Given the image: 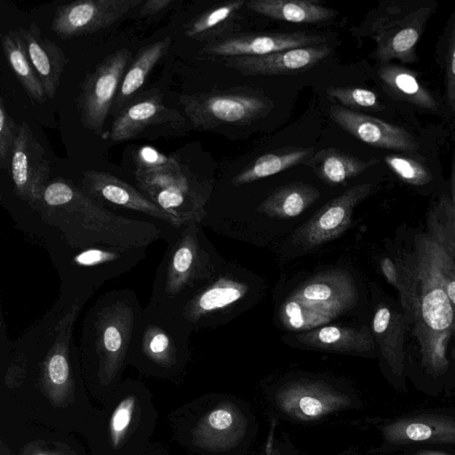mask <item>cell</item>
Here are the masks:
<instances>
[{"mask_svg":"<svg viewBox=\"0 0 455 455\" xmlns=\"http://www.w3.org/2000/svg\"><path fill=\"white\" fill-rule=\"evenodd\" d=\"M379 163L378 158L363 160L334 148H323L307 161L314 172L330 185L344 184Z\"/></svg>","mask_w":455,"mask_h":455,"instance_id":"32","label":"cell"},{"mask_svg":"<svg viewBox=\"0 0 455 455\" xmlns=\"http://www.w3.org/2000/svg\"><path fill=\"white\" fill-rule=\"evenodd\" d=\"M380 431L384 440L391 444H455V419L445 415L403 417L381 426Z\"/></svg>","mask_w":455,"mask_h":455,"instance_id":"24","label":"cell"},{"mask_svg":"<svg viewBox=\"0 0 455 455\" xmlns=\"http://www.w3.org/2000/svg\"><path fill=\"white\" fill-rule=\"evenodd\" d=\"M380 268L387 281L398 291L400 279L396 264L391 259L386 257L381 259Z\"/></svg>","mask_w":455,"mask_h":455,"instance_id":"44","label":"cell"},{"mask_svg":"<svg viewBox=\"0 0 455 455\" xmlns=\"http://www.w3.org/2000/svg\"><path fill=\"white\" fill-rule=\"evenodd\" d=\"M324 35L305 32L245 34L208 44L202 52L216 57L263 56L284 50L325 44Z\"/></svg>","mask_w":455,"mask_h":455,"instance_id":"22","label":"cell"},{"mask_svg":"<svg viewBox=\"0 0 455 455\" xmlns=\"http://www.w3.org/2000/svg\"><path fill=\"white\" fill-rule=\"evenodd\" d=\"M188 326L180 315L148 303L134 328L126 363L148 374H176L184 363Z\"/></svg>","mask_w":455,"mask_h":455,"instance_id":"8","label":"cell"},{"mask_svg":"<svg viewBox=\"0 0 455 455\" xmlns=\"http://www.w3.org/2000/svg\"><path fill=\"white\" fill-rule=\"evenodd\" d=\"M411 455H452L443 451H420Z\"/></svg>","mask_w":455,"mask_h":455,"instance_id":"46","label":"cell"},{"mask_svg":"<svg viewBox=\"0 0 455 455\" xmlns=\"http://www.w3.org/2000/svg\"><path fill=\"white\" fill-rule=\"evenodd\" d=\"M374 71L381 91L391 102L411 113L432 115L443 121V95L434 91L419 72L398 62L377 65Z\"/></svg>","mask_w":455,"mask_h":455,"instance_id":"19","label":"cell"},{"mask_svg":"<svg viewBox=\"0 0 455 455\" xmlns=\"http://www.w3.org/2000/svg\"><path fill=\"white\" fill-rule=\"evenodd\" d=\"M188 440L204 455H244L253 445L259 425L251 405L235 395L215 394L196 403Z\"/></svg>","mask_w":455,"mask_h":455,"instance_id":"6","label":"cell"},{"mask_svg":"<svg viewBox=\"0 0 455 455\" xmlns=\"http://www.w3.org/2000/svg\"><path fill=\"white\" fill-rule=\"evenodd\" d=\"M305 346L333 353L363 354L374 348L369 328L323 325L297 336Z\"/></svg>","mask_w":455,"mask_h":455,"instance_id":"26","label":"cell"},{"mask_svg":"<svg viewBox=\"0 0 455 455\" xmlns=\"http://www.w3.org/2000/svg\"><path fill=\"white\" fill-rule=\"evenodd\" d=\"M435 62L443 74V123L455 136V9L447 19L435 46Z\"/></svg>","mask_w":455,"mask_h":455,"instance_id":"31","label":"cell"},{"mask_svg":"<svg viewBox=\"0 0 455 455\" xmlns=\"http://www.w3.org/2000/svg\"><path fill=\"white\" fill-rule=\"evenodd\" d=\"M331 52L326 44L299 47L263 55L226 58V66L246 76L288 75L304 72Z\"/></svg>","mask_w":455,"mask_h":455,"instance_id":"23","label":"cell"},{"mask_svg":"<svg viewBox=\"0 0 455 455\" xmlns=\"http://www.w3.org/2000/svg\"><path fill=\"white\" fill-rule=\"evenodd\" d=\"M174 3L172 0H147L143 1L138 8L139 14L141 17H149L158 14L168 8Z\"/></svg>","mask_w":455,"mask_h":455,"instance_id":"43","label":"cell"},{"mask_svg":"<svg viewBox=\"0 0 455 455\" xmlns=\"http://www.w3.org/2000/svg\"><path fill=\"white\" fill-rule=\"evenodd\" d=\"M136 292L124 288L102 294L84 315L77 345L82 371L92 383L115 384L127 363L142 313Z\"/></svg>","mask_w":455,"mask_h":455,"instance_id":"3","label":"cell"},{"mask_svg":"<svg viewBox=\"0 0 455 455\" xmlns=\"http://www.w3.org/2000/svg\"><path fill=\"white\" fill-rule=\"evenodd\" d=\"M198 224L183 227L169 243L156 271L148 303L177 313L191 298L204 265Z\"/></svg>","mask_w":455,"mask_h":455,"instance_id":"10","label":"cell"},{"mask_svg":"<svg viewBox=\"0 0 455 455\" xmlns=\"http://www.w3.org/2000/svg\"><path fill=\"white\" fill-rule=\"evenodd\" d=\"M19 124L9 115L4 99H0V166L8 171L11 166L12 150L18 135Z\"/></svg>","mask_w":455,"mask_h":455,"instance_id":"39","label":"cell"},{"mask_svg":"<svg viewBox=\"0 0 455 455\" xmlns=\"http://www.w3.org/2000/svg\"><path fill=\"white\" fill-rule=\"evenodd\" d=\"M430 151L427 153H389L384 162L403 182L415 188L425 187L434 181L435 169L440 167Z\"/></svg>","mask_w":455,"mask_h":455,"instance_id":"36","label":"cell"},{"mask_svg":"<svg viewBox=\"0 0 455 455\" xmlns=\"http://www.w3.org/2000/svg\"><path fill=\"white\" fill-rule=\"evenodd\" d=\"M455 235V209L443 195L427 216V230L415 237L411 254L396 259L402 307L412 323L422 364L434 376L449 366L447 347L455 331V315L441 275L445 247Z\"/></svg>","mask_w":455,"mask_h":455,"instance_id":"1","label":"cell"},{"mask_svg":"<svg viewBox=\"0 0 455 455\" xmlns=\"http://www.w3.org/2000/svg\"><path fill=\"white\" fill-rule=\"evenodd\" d=\"M35 222L44 246L60 241L71 247L148 248L161 238L167 241L162 224L116 214L60 177L46 186Z\"/></svg>","mask_w":455,"mask_h":455,"instance_id":"2","label":"cell"},{"mask_svg":"<svg viewBox=\"0 0 455 455\" xmlns=\"http://www.w3.org/2000/svg\"><path fill=\"white\" fill-rule=\"evenodd\" d=\"M2 47L6 61L27 94L34 101L44 103L47 99L45 92L17 29L3 36Z\"/></svg>","mask_w":455,"mask_h":455,"instance_id":"35","label":"cell"},{"mask_svg":"<svg viewBox=\"0 0 455 455\" xmlns=\"http://www.w3.org/2000/svg\"><path fill=\"white\" fill-rule=\"evenodd\" d=\"M313 152L314 148L288 147L264 154L236 174L232 184L239 187L275 175L307 162Z\"/></svg>","mask_w":455,"mask_h":455,"instance_id":"34","label":"cell"},{"mask_svg":"<svg viewBox=\"0 0 455 455\" xmlns=\"http://www.w3.org/2000/svg\"><path fill=\"white\" fill-rule=\"evenodd\" d=\"M338 455H355V454H354L351 451H346L342 453L341 452L339 453Z\"/></svg>","mask_w":455,"mask_h":455,"instance_id":"47","label":"cell"},{"mask_svg":"<svg viewBox=\"0 0 455 455\" xmlns=\"http://www.w3.org/2000/svg\"><path fill=\"white\" fill-rule=\"evenodd\" d=\"M137 188L174 218L181 228L200 224L206 216L211 185L198 180L183 164L173 170L135 171Z\"/></svg>","mask_w":455,"mask_h":455,"instance_id":"11","label":"cell"},{"mask_svg":"<svg viewBox=\"0 0 455 455\" xmlns=\"http://www.w3.org/2000/svg\"><path fill=\"white\" fill-rule=\"evenodd\" d=\"M131 58V51L123 47L104 58L86 76L76 99L84 128L102 135Z\"/></svg>","mask_w":455,"mask_h":455,"instance_id":"13","label":"cell"},{"mask_svg":"<svg viewBox=\"0 0 455 455\" xmlns=\"http://www.w3.org/2000/svg\"><path fill=\"white\" fill-rule=\"evenodd\" d=\"M441 275L455 315V235L451 238L443 251Z\"/></svg>","mask_w":455,"mask_h":455,"instance_id":"42","label":"cell"},{"mask_svg":"<svg viewBox=\"0 0 455 455\" xmlns=\"http://www.w3.org/2000/svg\"><path fill=\"white\" fill-rule=\"evenodd\" d=\"M136 171L153 172L169 171L180 167V160L172 156H166L152 147L140 148L135 156Z\"/></svg>","mask_w":455,"mask_h":455,"instance_id":"40","label":"cell"},{"mask_svg":"<svg viewBox=\"0 0 455 455\" xmlns=\"http://www.w3.org/2000/svg\"><path fill=\"white\" fill-rule=\"evenodd\" d=\"M184 124V117L168 108L161 91L154 88L141 92L115 116L108 137L113 142H123L154 133L172 134Z\"/></svg>","mask_w":455,"mask_h":455,"instance_id":"15","label":"cell"},{"mask_svg":"<svg viewBox=\"0 0 455 455\" xmlns=\"http://www.w3.org/2000/svg\"><path fill=\"white\" fill-rule=\"evenodd\" d=\"M357 300L350 273L331 269L312 276L291 292L280 307L279 319L290 331H310L351 310Z\"/></svg>","mask_w":455,"mask_h":455,"instance_id":"7","label":"cell"},{"mask_svg":"<svg viewBox=\"0 0 455 455\" xmlns=\"http://www.w3.org/2000/svg\"><path fill=\"white\" fill-rule=\"evenodd\" d=\"M407 326L405 315L387 307H379L372 320V331L382 356L397 377L403 375L404 369V340Z\"/></svg>","mask_w":455,"mask_h":455,"instance_id":"28","label":"cell"},{"mask_svg":"<svg viewBox=\"0 0 455 455\" xmlns=\"http://www.w3.org/2000/svg\"><path fill=\"white\" fill-rule=\"evenodd\" d=\"M80 188L100 205H113L140 212L173 229L182 228L178 221L158 207L138 188L102 171L83 172Z\"/></svg>","mask_w":455,"mask_h":455,"instance_id":"21","label":"cell"},{"mask_svg":"<svg viewBox=\"0 0 455 455\" xmlns=\"http://www.w3.org/2000/svg\"><path fill=\"white\" fill-rule=\"evenodd\" d=\"M330 117L344 131L371 147L393 153L430 152L425 136L411 126L392 123L362 112L333 105Z\"/></svg>","mask_w":455,"mask_h":455,"instance_id":"14","label":"cell"},{"mask_svg":"<svg viewBox=\"0 0 455 455\" xmlns=\"http://www.w3.org/2000/svg\"><path fill=\"white\" fill-rule=\"evenodd\" d=\"M180 101L194 128L202 131L223 124H247L264 117L274 107L269 99L243 92L182 95Z\"/></svg>","mask_w":455,"mask_h":455,"instance_id":"12","label":"cell"},{"mask_svg":"<svg viewBox=\"0 0 455 455\" xmlns=\"http://www.w3.org/2000/svg\"><path fill=\"white\" fill-rule=\"evenodd\" d=\"M273 413L297 423H311L355 407L358 400L339 382L317 377L285 379L262 395Z\"/></svg>","mask_w":455,"mask_h":455,"instance_id":"9","label":"cell"},{"mask_svg":"<svg viewBox=\"0 0 455 455\" xmlns=\"http://www.w3.org/2000/svg\"><path fill=\"white\" fill-rule=\"evenodd\" d=\"M320 197L319 190L310 184L291 183L275 189L257 208L271 218L291 219L300 215Z\"/></svg>","mask_w":455,"mask_h":455,"instance_id":"33","label":"cell"},{"mask_svg":"<svg viewBox=\"0 0 455 455\" xmlns=\"http://www.w3.org/2000/svg\"><path fill=\"white\" fill-rule=\"evenodd\" d=\"M18 32L25 45L28 59L36 72L46 97L54 99L68 58L61 48L49 38L42 36L36 23L27 28H19Z\"/></svg>","mask_w":455,"mask_h":455,"instance_id":"25","label":"cell"},{"mask_svg":"<svg viewBox=\"0 0 455 455\" xmlns=\"http://www.w3.org/2000/svg\"><path fill=\"white\" fill-rule=\"evenodd\" d=\"M60 280V296L86 301L105 283L136 267L147 248L107 245L71 247L60 241L44 246Z\"/></svg>","mask_w":455,"mask_h":455,"instance_id":"5","label":"cell"},{"mask_svg":"<svg viewBox=\"0 0 455 455\" xmlns=\"http://www.w3.org/2000/svg\"><path fill=\"white\" fill-rule=\"evenodd\" d=\"M326 94L339 101L342 107L351 110L362 109L370 112H385L389 107L379 94L360 87L330 86Z\"/></svg>","mask_w":455,"mask_h":455,"instance_id":"38","label":"cell"},{"mask_svg":"<svg viewBox=\"0 0 455 455\" xmlns=\"http://www.w3.org/2000/svg\"><path fill=\"white\" fill-rule=\"evenodd\" d=\"M172 38L166 36L144 46L125 72L114 101L111 114L116 116L141 92L140 89L155 66L168 52Z\"/></svg>","mask_w":455,"mask_h":455,"instance_id":"30","label":"cell"},{"mask_svg":"<svg viewBox=\"0 0 455 455\" xmlns=\"http://www.w3.org/2000/svg\"><path fill=\"white\" fill-rule=\"evenodd\" d=\"M10 173L15 195L28 206L36 219L43 193L51 181V167L44 148L26 122L19 124Z\"/></svg>","mask_w":455,"mask_h":455,"instance_id":"17","label":"cell"},{"mask_svg":"<svg viewBox=\"0 0 455 455\" xmlns=\"http://www.w3.org/2000/svg\"><path fill=\"white\" fill-rule=\"evenodd\" d=\"M275 419H271L269 433L255 455H301L287 433L276 430Z\"/></svg>","mask_w":455,"mask_h":455,"instance_id":"41","label":"cell"},{"mask_svg":"<svg viewBox=\"0 0 455 455\" xmlns=\"http://www.w3.org/2000/svg\"><path fill=\"white\" fill-rule=\"evenodd\" d=\"M118 398L108 414L105 430L100 431V448L106 455H128L135 447V435L142 436V427H151V404L142 400L146 392L138 382L126 381L118 388Z\"/></svg>","mask_w":455,"mask_h":455,"instance_id":"16","label":"cell"},{"mask_svg":"<svg viewBox=\"0 0 455 455\" xmlns=\"http://www.w3.org/2000/svg\"><path fill=\"white\" fill-rule=\"evenodd\" d=\"M437 8L435 0H383L353 31L374 41L377 65L414 64L419 60L417 44Z\"/></svg>","mask_w":455,"mask_h":455,"instance_id":"4","label":"cell"},{"mask_svg":"<svg viewBox=\"0 0 455 455\" xmlns=\"http://www.w3.org/2000/svg\"><path fill=\"white\" fill-rule=\"evenodd\" d=\"M245 4L244 0L228 1L208 10L186 26V36L197 40L206 38L216 28L231 18Z\"/></svg>","mask_w":455,"mask_h":455,"instance_id":"37","label":"cell"},{"mask_svg":"<svg viewBox=\"0 0 455 455\" xmlns=\"http://www.w3.org/2000/svg\"><path fill=\"white\" fill-rule=\"evenodd\" d=\"M245 5L258 14L291 23H323L338 14L315 0H250Z\"/></svg>","mask_w":455,"mask_h":455,"instance_id":"29","label":"cell"},{"mask_svg":"<svg viewBox=\"0 0 455 455\" xmlns=\"http://www.w3.org/2000/svg\"><path fill=\"white\" fill-rule=\"evenodd\" d=\"M144 0H80L58 6L51 28L68 39L107 28L138 9Z\"/></svg>","mask_w":455,"mask_h":455,"instance_id":"18","label":"cell"},{"mask_svg":"<svg viewBox=\"0 0 455 455\" xmlns=\"http://www.w3.org/2000/svg\"><path fill=\"white\" fill-rule=\"evenodd\" d=\"M35 455H52V454H51L50 452H37Z\"/></svg>","mask_w":455,"mask_h":455,"instance_id":"48","label":"cell"},{"mask_svg":"<svg viewBox=\"0 0 455 455\" xmlns=\"http://www.w3.org/2000/svg\"><path fill=\"white\" fill-rule=\"evenodd\" d=\"M247 291L245 283L221 277L194 295L176 314L192 326L210 313L241 299Z\"/></svg>","mask_w":455,"mask_h":455,"instance_id":"27","label":"cell"},{"mask_svg":"<svg viewBox=\"0 0 455 455\" xmlns=\"http://www.w3.org/2000/svg\"><path fill=\"white\" fill-rule=\"evenodd\" d=\"M373 189L371 183L356 184L329 201L292 235V243L312 249L339 237L350 226L354 210Z\"/></svg>","mask_w":455,"mask_h":455,"instance_id":"20","label":"cell"},{"mask_svg":"<svg viewBox=\"0 0 455 455\" xmlns=\"http://www.w3.org/2000/svg\"><path fill=\"white\" fill-rule=\"evenodd\" d=\"M451 141L453 144L451 161V175L449 180L450 186V196L455 209V136H451Z\"/></svg>","mask_w":455,"mask_h":455,"instance_id":"45","label":"cell"}]
</instances>
